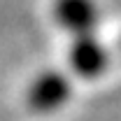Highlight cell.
I'll list each match as a JSON object with an SVG mask.
<instances>
[{"mask_svg":"<svg viewBox=\"0 0 121 121\" xmlns=\"http://www.w3.org/2000/svg\"><path fill=\"white\" fill-rule=\"evenodd\" d=\"M68 60H70V68H72V72L77 77L95 79V77H100L107 70L109 51L98 37H93V33L77 35L72 40V44H70Z\"/></svg>","mask_w":121,"mask_h":121,"instance_id":"obj_2","label":"cell"},{"mask_svg":"<svg viewBox=\"0 0 121 121\" xmlns=\"http://www.w3.org/2000/svg\"><path fill=\"white\" fill-rule=\"evenodd\" d=\"M72 95L70 79L58 70L40 72L26 89V105L35 114H51L58 112Z\"/></svg>","mask_w":121,"mask_h":121,"instance_id":"obj_1","label":"cell"},{"mask_svg":"<svg viewBox=\"0 0 121 121\" xmlns=\"http://www.w3.org/2000/svg\"><path fill=\"white\" fill-rule=\"evenodd\" d=\"M119 54H121V37H119Z\"/></svg>","mask_w":121,"mask_h":121,"instance_id":"obj_4","label":"cell"},{"mask_svg":"<svg viewBox=\"0 0 121 121\" xmlns=\"http://www.w3.org/2000/svg\"><path fill=\"white\" fill-rule=\"evenodd\" d=\"M54 19L72 35H89L98 26V7L93 0H56Z\"/></svg>","mask_w":121,"mask_h":121,"instance_id":"obj_3","label":"cell"}]
</instances>
